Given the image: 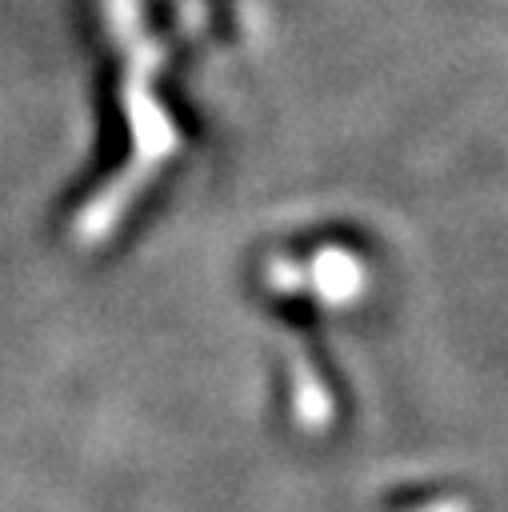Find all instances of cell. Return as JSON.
I'll use <instances>...</instances> for the list:
<instances>
[{"instance_id":"cell-1","label":"cell","mask_w":508,"mask_h":512,"mask_svg":"<svg viewBox=\"0 0 508 512\" xmlns=\"http://www.w3.org/2000/svg\"><path fill=\"white\" fill-rule=\"evenodd\" d=\"M104 16L112 24V40L120 48V112L132 132L128 164L76 212L72 236L92 248L108 240L120 224V216L136 204V196L148 188V180L176 156L180 132L168 108L156 96V72L164 68V44L152 36L144 20L140 0H104Z\"/></svg>"},{"instance_id":"cell-2","label":"cell","mask_w":508,"mask_h":512,"mask_svg":"<svg viewBox=\"0 0 508 512\" xmlns=\"http://www.w3.org/2000/svg\"><path fill=\"white\" fill-rule=\"evenodd\" d=\"M308 276H312V288H316L320 304H328V308H344V304L360 300L364 284H368V268L340 244L320 248L308 264Z\"/></svg>"}]
</instances>
